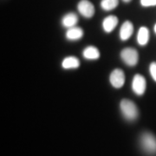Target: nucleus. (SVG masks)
Returning <instances> with one entry per match:
<instances>
[{"mask_svg":"<svg viewBox=\"0 0 156 156\" xmlns=\"http://www.w3.org/2000/svg\"><path fill=\"white\" fill-rule=\"evenodd\" d=\"M62 66L65 69H77L80 66V61L75 56H68L63 59L62 62Z\"/></svg>","mask_w":156,"mask_h":156,"instance_id":"9","label":"nucleus"},{"mask_svg":"<svg viewBox=\"0 0 156 156\" xmlns=\"http://www.w3.org/2000/svg\"><path fill=\"white\" fill-rule=\"evenodd\" d=\"M121 110L122 112L123 116L128 121H134L138 117L137 107L132 101L124 99L121 101Z\"/></svg>","mask_w":156,"mask_h":156,"instance_id":"1","label":"nucleus"},{"mask_svg":"<svg viewBox=\"0 0 156 156\" xmlns=\"http://www.w3.org/2000/svg\"><path fill=\"white\" fill-rule=\"evenodd\" d=\"M146 88H147V83H146L145 77L139 74L135 75L132 83V89L134 93L138 95H142L145 93Z\"/></svg>","mask_w":156,"mask_h":156,"instance_id":"4","label":"nucleus"},{"mask_svg":"<svg viewBox=\"0 0 156 156\" xmlns=\"http://www.w3.org/2000/svg\"><path fill=\"white\" fill-rule=\"evenodd\" d=\"M79 12L85 17H92L95 14V6L89 0H82L77 5Z\"/></svg>","mask_w":156,"mask_h":156,"instance_id":"6","label":"nucleus"},{"mask_svg":"<svg viewBox=\"0 0 156 156\" xmlns=\"http://www.w3.org/2000/svg\"><path fill=\"white\" fill-rule=\"evenodd\" d=\"M109 81L114 88H116V89L122 88L125 83L124 72L120 69H116L113 70L110 74V76H109Z\"/></svg>","mask_w":156,"mask_h":156,"instance_id":"5","label":"nucleus"},{"mask_svg":"<svg viewBox=\"0 0 156 156\" xmlns=\"http://www.w3.org/2000/svg\"><path fill=\"white\" fill-rule=\"evenodd\" d=\"M149 40V31L147 28L141 27L138 31L137 35V42L140 45H146Z\"/></svg>","mask_w":156,"mask_h":156,"instance_id":"13","label":"nucleus"},{"mask_svg":"<svg viewBox=\"0 0 156 156\" xmlns=\"http://www.w3.org/2000/svg\"><path fill=\"white\" fill-rule=\"evenodd\" d=\"M140 4L142 6L148 7V6L156 5V0H140Z\"/></svg>","mask_w":156,"mask_h":156,"instance_id":"15","label":"nucleus"},{"mask_svg":"<svg viewBox=\"0 0 156 156\" xmlns=\"http://www.w3.org/2000/svg\"><path fill=\"white\" fill-rule=\"evenodd\" d=\"M117 24H118V18H117V17H115V16H108L103 20L102 27H103V30L106 31L107 33H109L116 27Z\"/></svg>","mask_w":156,"mask_h":156,"instance_id":"8","label":"nucleus"},{"mask_svg":"<svg viewBox=\"0 0 156 156\" xmlns=\"http://www.w3.org/2000/svg\"><path fill=\"white\" fill-rule=\"evenodd\" d=\"M83 36V30L78 27H72L68 30L66 37L69 40H78Z\"/></svg>","mask_w":156,"mask_h":156,"instance_id":"12","label":"nucleus"},{"mask_svg":"<svg viewBox=\"0 0 156 156\" xmlns=\"http://www.w3.org/2000/svg\"><path fill=\"white\" fill-rule=\"evenodd\" d=\"M150 74L153 79L156 82V62H152L150 64Z\"/></svg>","mask_w":156,"mask_h":156,"instance_id":"16","label":"nucleus"},{"mask_svg":"<svg viewBox=\"0 0 156 156\" xmlns=\"http://www.w3.org/2000/svg\"><path fill=\"white\" fill-rule=\"evenodd\" d=\"M133 32H134L133 23L129 21H126L123 23V24L121 27V30H120V37L122 41H126L128 38H130Z\"/></svg>","mask_w":156,"mask_h":156,"instance_id":"7","label":"nucleus"},{"mask_svg":"<svg viewBox=\"0 0 156 156\" xmlns=\"http://www.w3.org/2000/svg\"><path fill=\"white\" fill-rule=\"evenodd\" d=\"M122 1H124L125 3H129V2H130L131 0H122Z\"/></svg>","mask_w":156,"mask_h":156,"instance_id":"17","label":"nucleus"},{"mask_svg":"<svg viewBox=\"0 0 156 156\" xmlns=\"http://www.w3.org/2000/svg\"><path fill=\"white\" fill-rule=\"evenodd\" d=\"M78 21L77 16L75 14V13H69L66 16H64L62 18V25L64 27H67V28H72L75 27V25L76 24V23Z\"/></svg>","mask_w":156,"mask_h":156,"instance_id":"10","label":"nucleus"},{"mask_svg":"<svg viewBox=\"0 0 156 156\" xmlns=\"http://www.w3.org/2000/svg\"><path fill=\"white\" fill-rule=\"evenodd\" d=\"M119 4L118 0H101V6L104 11H111L116 8Z\"/></svg>","mask_w":156,"mask_h":156,"instance_id":"14","label":"nucleus"},{"mask_svg":"<svg viewBox=\"0 0 156 156\" xmlns=\"http://www.w3.org/2000/svg\"><path fill=\"white\" fill-rule=\"evenodd\" d=\"M83 56L86 59L95 60L100 57V52L98 49L94 46H89L83 50Z\"/></svg>","mask_w":156,"mask_h":156,"instance_id":"11","label":"nucleus"},{"mask_svg":"<svg viewBox=\"0 0 156 156\" xmlns=\"http://www.w3.org/2000/svg\"><path fill=\"white\" fill-rule=\"evenodd\" d=\"M121 57L122 61L128 66H134L137 64L139 56L137 50L133 48H126L121 52Z\"/></svg>","mask_w":156,"mask_h":156,"instance_id":"3","label":"nucleus"},{"mask_svg":"<svg viewBox=\"0 0 156 156\" xmlns=\"http://www.w3.org/2000/svg\"><path fill=\"white\" fill-rule=\"evenodd\" d=\"M154 31H155V33H156V24L154 25Z\"/></svg>","mask_w":156,"mask_h":156,"instance_id":"18","label":"nucleus"},{"mask_svg":"<svg viewBox=\"0 0 156 156\" xmlns=\"http://www.w3.org/2000/svg\"><path fill=\"white\" fill-rule=\"evenodd\" d=\"M140 144L143 150L148 154H156V138L151 133H144L140 138Z\"/></svg>","mask_w":156,"mask_h":156,"instance_id":"2","label":"nucleus"}]
</instances>
